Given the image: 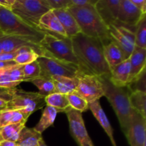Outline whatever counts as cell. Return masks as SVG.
<instances>
[{"label":"cell","instance_id":"obj_46","mask_svg":"<svg viewBox=\"0 0 146 146\" xmlns=\"http://www.w3.org/2000/svg\"><path fill=\"white\" fill-rule=\"evenodd\" d=\"M38 146H47V145H46V144L45 143V142H44V139H42L41 141H40L39 145Z\"/></svg>","mask_w":146,"mask_h":146},{"label":"cell","instance_id":"obj_3","mask_svg":"<svg viewBox=\"0 0 146 146\" xmlns=\"http://www.w3.org/2000/svg\"><path fill=\"white\" fill-rule=\"evenodd\" d=\"M67 9L76 20L81 33L98 38L104 46L111 42L108 27L99 17L94 6L71 7Z\"/></svg>","mask_w":146,"mask_h":146},{"label":"cell","instance_id":"obj_35","mask_svg":"<svg viewBox=\"0 0 146 146\" xmlns=\"http://www.w3.org/2000/svg\"><path fill=\"white\" fill-rule=\"evenodd\" d=\"M127 86L131 93L135 91H141L146 93V68H144L137 76H135Z\"/></svg>","mask_w":146,"mask_h":146},{"label":"cell","instance_id":"obj_32","mask_svg":"<svg viewBox=\"0 0 146 146\" xmlns=\"http://www.w3.org/2000/svg\"><path fill=\"white\" fill-rule=\"evenodd\" d=\"M69 105L73 109L83 113L88 110V104L76 91L66 95Z\"/></svg>","mask_w":146,"mask_h":146},{"label":"cell","instance_id":"obj_2","mask_svg":"<svg viewBox=\"0 0 146 146\" xmlns=\"http://www.w3.org/2000/svg\"><path fill=\"white\" fill-rule=\"evenodd\" d=\"M110 76H100L102 84L104 96L113 108L120 125L124 135H126L129 128L131 116L133 110L129 104V96L131 94L127 86H117L111 82Z\"/></svg>","mask_w":146,"mask_h":146},{"label":"cell","instance_id":"obj_19","mask_svg":"<svg viewBox=\"0 0 146 146\" xmlns=\"http://www.w3.org/2000/svg\"><path fill=\"white\" fill-rule=\"evenodd\" d=\"M88 109L91 110L94 116L96 118V120L98 121L100 125L104 128V131H105L106 133L107 134L108 138L111 140L112 145L117 146L116 143H115V139H114L113 130L112 127H111V123H110L105 112H104L101 104H100L99 100H97V101L88 104Z\"/></svg>","mask_w":146,"mask_h":146},{"label":"cell","instance_id":"obj_21","mask_svg":"<svg viewBox=\"0 0 146 146\" xmlns=\"http://www.w3.org/2000/svg\"><path fill=\"white\" fill-rule=\"evenodd\" d=\"M130 73H131V64L130 59H125L114 67L111 71V82L117 86H126L128 84Z\"/></svg>","mask_w":146,"mask_h":146},{"label":"cell","instance_id":"obj_41","mask_svg":"<svg viewBox=\"0 0 146 146\" xmlns=\"http://www.w3.org/2000/svg\"><path fill=\"white\" fill-rule=\"evenodd\" d=\"M15 0H0V7L11 11Z\"/></svg>","mask_w":146,"mask_h":146},{"label":"cell","instance_id":"obj_12","mask_svg":"<svg viewBox=\"0 0 146 146\" xmlns=\"http://www.w3.org/2000/svg\"><path fill=\"white\" fill-rule=\"evenodd\" d=\"M125 137L131 146H144L146 144V118L134 110Z\"/></svg>","mask_w":146,"mask_h":146},{"label":"cell","instance_id":"obj_16","mask_svg":"<svg viewBox=\"0 0 146 146\" xmlns=\"http://www.w3.org/2000/svg\"><path fill=\"white\" fill-rule=\"evenodd\" d=\"M23 66L17 65L0 69V87L15 88L23 82Z\"/></svg>","mask_w":146,"mask_h":146},{"label":"cell","instance_id":"obj_8","mask_svg":"<svg viewBox=\"0 0 146 146\" xmlns=\"http://www.w3.org/2000/svg\"><path fill=\"white\" fill-rule=\"evenodd\" d=\"M45 96L38 92H29L16 89L12 98L7 102V109L25 110L31 114L46 106Z\"/></svg>","mask_w":146,"mask_h":146},{"label":"cell","instance_id":"obj_15","mask_svg":"<svg viewBox=\"0 0 146 146\" xmlns=\"http://www.w3.org/2000/svg\"><path fill=\"white\" fill-rule=\"evenodd\" d=\"M1 45L3 52H13L25 46L33 48L39 56H43L44 52L39 44L34 43L27 38L14 36L2 34Z\"/></svg>","mask_w":146,"mask_h":146},{"label":"cell","instance_id":"obj_25","mask_svg":"<svg viewBox=\"0 0 146 146\" xmlns=\"http://www.w3.org/2000/svg\"><path fill=\"white\" fill-rule=\"evenodd\" d=\"M42 135L34 128L24 127L20 132L16 143L17 146H38Z\"/></svg>","mask_w":146,"mask_h":146},{"label":"cell","instance_id":"obj_43","mask_svg":"<svg viewBox=\"0 0 146 146\" xmlns=\"http://www.w3.org/2000/svg\"><path fill=\"white\" fill-rule=\"evenodd\" d=\"M7 101L0 98V113L7 111Z\"/></svg>","mask_w":146,"mask_h":146},{"label":"cell","instance_id":"obj_27","mask_svg":"<svg viewBox=\"0 0 146 146\" xmlns=\"http://www.w3.org/2000/svg\"><path fill=\"white\" fill-rule=\"evenodd\" d=\"M26 123L10 124L0 128V141H9L17 142L21 130L26 126Z\"/></svg>","mask_w":146,"mask_h":146},{"label":"cell","instance_id":"obj_30","mask_svg":"<svg viewBox=\"0 0 146 146\" xmlns=\"http://www.w3.org/2000/svg\"><path fill=\"white\" fill-rule=\"evenodd\" d=\"M38 56L39 55L33 48L25 46L19 49L18 54L14 61L18 65L24 66L36 61Z\"/></svg>","mask_w":146,"mask_h":146},{"label":"cell","instance_id":"obj_9","mask_svg":"<svg viewBox=\"0 0 146 146\" xmlns=\"http://www.w3.org/2000/svg\"><path fill=\"white\" fill-rule=\"evenodd\" d=\"M108 31L111 41L119 47L124 59L129 58L135 48V34L133 30L122 25H111L108 27Z\"/></svg>","mask_w":146,"mask_h":146},{"label":"cell","instance_id":"obj_1","mask_svg":"<svg viewBox=\"0 0 146 146\" xmlns=\"http://www.w3.org/2000/svg\"><path fill=\"white\" fill-rule=\"evenodd\" d=\"M74 54L84 74L97 76H110L111 71L104 55V44L98 38L83 33L71 38Z\"/></svg>","mask_w":146,"mask_h":146},{"label":"cell","instance_id":"obj_37","mask_svg":"<svg viewBox=\"0 0 146 146\" xmlns=\"http://www.w3.org/2000/svg\"><path fill=\"white\" fill-rule=\"evenodd\" d=\"M17 88H8L0 87V98L5 100L7 102L12 98L13 95L15 93Z\"/></svg>","mask_w":146,"mask_h":146},{"label":"cell","instance_id":"obj_28","mask_svg":"<svg viewBox=\"0 0 146 146\" xmlns=\"http://www.w3.org/2000/svg\"><path fill=\"white\" fill-rule=\"evenodd\" d=\"M129 104L131 108L146 118V93L135 91L130 94Z\"/></svg>","mask_w":146,"mask_h":146},{"label":"cell","instance_id":"obj_20","mask_svg":"<svg viewBox=\"0 0 146 146\" xmlns=\"http://www.w3.org/2000/svg\"><path fill=\"white\" fill-rule=\"evenodd\" d=\"M129 59L131 64V73L128 83L131 82L144 68H146V49L135 46L132 54L130 56Z\"/></svg>","mask_w":146,"mask_h":146},{"label":"cell","instance_id":"obj_38","mask_svg":"<svg viewBox=\"0 0 146 146\" xmlns=\"http://www.w3.org/2000/svg\"><path fill=\"white\" fill-rule=\"evenodd\" d=\"M98 0H71L69 7H85V6H94ZM68 7V8H69Z\"/></svg>","mask_w":146,"mask_h":146},{"label":"cell","instance_id":"obj_29","mask_svg":"<svg viewBox=\"0 0 146 146\" xmlns=\"http://www.w3.org/2000/svg\"><path fill=\"white\" fill-rule=\"evenodd\" d=\"M45 101L46 106L54 108L58 111V113H64L68 108L71 107L67 99L66 95L64 94L54 93L46 97Z\"/></svg>","mask_w":146,"mask_h":146},{"label":"cell","instance_id":"obj_39","mask_svg":"<svg viewBox=\"0 0 146 146\" xmlns=\"http://www.w3.org/2000/svg\"><path fill=\"white\" fill-rule=\"evenodd\" d=\"M19 53V50L13 52H2L0 54V61H14L15 57Z\"/></svg>","mask_w":146,"mask_h":146},{"label":"cell","instance_id":"obj_40","mask_svg":"<svg viewBox=\"0 0 146 146\" xmlns=\"http://www.w3.org/2000/svg\"><path fill=\"white\" fill-rule=\"evenodd\" d=\"M131 1L142 12L143 14H146L145 0H131Z\"/></svg>","mask_w":146,"mask_h":146},{"label":"cell","instance_id":"obj_45","mask_svg":"<svg viewBox=\"0 0 146 146\" xmlns=\"http://www.w3.org/2000/svg\"><path fill=\"white\" fill-rule=\"evenodd\" d=\"M1 39H2V34H0V54L3 52L2 51V45H1Z\"/></svg>","mask_w":146,"mask_h":146},{"label":"cell","instance_id":"obj_26","mask_svg":"<svg viewBox=\"0 0 146 146\" xmlns=\"http://www.w3.org/2000/svg\"><path fill=\"white\" fill-rule=\"evenodd\" d=\"M57 113H58V111L55 108L49 106H46L43 110L42 115L39 121L34 128L37 132L42 134V133L45 131L47 128L53 125L56 118Z\"/></svg>","mask_w":146,"mask_h":146},{"label":"cell","instance_id":"obj_36","mask_svg":"<svg viewBox=\"0 0 146 146\" xmlns=\"http://www.w3.org/2000/svg\"><path fill=\"white\" fill-rule=\"evenodd\" d=\"M51 10L67 9L71 4V0H45Z\"/></svg>","mask_w":146,"mask_h":146},{"label":"cell","instance_id":"obj_4","mask_svg":"<svg viewBox=\"0 0 146 146\" xmlns=\"http://www.w3.org/2000/svg\"><path fill=\"white\" fill-rule=\"evenodd\" d=\"M0 34L22 37L39 44L45 33L34 29L19 19L11 11L0 7Z\"/></svg>","mask_w":146,"mask_h":146},{"label":"cell","instance_id":"obj_34","mask_svg":"<svg viewBox=\"0 0 146 146\" xmlns=\"http://www.w3.org/2000/svg\"><path fill=\"white\" fill-rule=\"evenodd\" d=\"M23 70V81L31 82L32 80L38 78L41 74V68L37 61H34L31 64L24 65Z\"/></svg>","mask_w":146,"mask_h":146},{"label":"cell","instance_id":"obj_23","mask_svg":"<svg viewBox=\"0 0 146 146\" xmlns=\"http://www.w3.org/2000/svg\"><path fill=\"white\" fill-rule=\"evenodd\" d=\"M104 55L110 71L125 60L121 50L113 41L104 46Z\"/></svg>","mask_w":146,"mask_h":146},{"label":"cell","instance_id":"obj_10","mask_svg":"<svg viewBox=\"0 0 146 146\" xmlns=\"http://www.w3.org/2000/svg\"><path fill=\"white\" fill-rule=\"evenodd\" d=\"M69 123L70 133L79 146H94L88 134L83 118L82 113L71 107L65 111Z\"/></svg>","mask_w":146,"mask_h":146},{"label":"cell","instance_id":"obj_31","mask_svg":"<svg viewBox=\"0 0 146 146\" xmlns=\"http://www.w3.org/2000/svg\"><path fill=\"white\" fill-rule=\"evenodd\" d=\"M38 89V94L46 97L56 93L55 86L51 78L39 76L31 81Z\"/></svg>","mask_w":146,"mask_h":146},{"label":"cell","instance_id":"obj_6","mask_svg":"<svg viewBox=\"0 0 146 146\" xmlns=\"http://www.w3.org/2000/svg\"><path fill=\"white\" fill-rule=\"evenodd\" d=\"M50 10L45 0H15L11 11L27 25L38 29L41 18Z\"/></svg>","mask_w":146,"mask_h":146},{"label":"cell","instance_id":"obj_11","mask_svg":"<svg viewBox=\"0 0 146 146\" xmlns=\"http://www.w3.org/2000/svg\"><path fill=\"white\" fill-rule=\"evenodd\" d=\"M76 91L88 104L100 100L104 96L102 84L99 77L95 75L84 74L79 78Z\"/></svg>","mask_w":146,"mask_h":146},{"label":"cell","instance_id":"obj_13","mask_svg":"<svg viewBox=\"0 0 146 146\" xmlns=\"http://www.w3.org/2000/svg\"><path fill=\"white\" fill-rule=\"evenodd\" d=\"M145 15L146 14H143L131 0H121L117 18L118 22L115 25H122L128 29H135L137 24Z\"/></svg>","mask_w":146,"mask_h":146},{"label":"cell","instance_id":"obj_18","mask_svg":"<svg viewBox=\"0 0 146 146\" xmlns=\"http://www.w3.org/2000/svg\"><path fill=\"white\" fill-rule=\"evenodd\" d=\"M52 11L59 20L68 38H71L81 33L76 20L68 9H55Z\"/></svg>","mask_w":146,"mask_h":146},{"label":"cell","instance_id":"obj_33","mask_svg":"<svg viewBox=\"0 0 146 146\" xmlns=\"http://www.w3.org/2000/svg\"><path fill=\"white\" fill-rule=\"evenodd\" d=\"M135 46L146 49V15L144 16L135 27Z\"/></svg>","mask_w":146,"mask_h":146},{"label":"cell","instance_id":"obj_5","mask_svg":"<svg viewBox=\"0 0 146 146\" xmlns=\"http://www.w3.org/2000/svg\"><path fill=\"white\" fill-rule=\"evenodd\" d=\"M39 45L44 51L47 52L55 58L74 64L78 66L81 71L79 61L73 51L71 38L45 33L44 38L40 41Z\"/></svg>","mask_w":146,"mask_h":146},{"label":"cell","instance_id":"obj_44","mask_svg":"<svg viewBox=\"0 0 146 146\" xmlns=\"http://www.w3.org/2000/svg\"><path fill=\"white\" fill-rule=\"evenodd\" d=\"M0 146H17L15 142L9 141H0Z\"/></svg>","mask_w":146,"mask_h":146},{"label":"cell","instance_id":"obj_22","mask_svg":"<svg viewBox=\"0 0 146 146\" xmlns=\"http://www.w3.org/2000/svg\"><path fill=\"white\" fill-rule=\"evenodd\" d=\"M51 80L55 86V91L57 94L67 95L76 91L79 78H68V77L54 76Z\"/></svg>","mask_w":146,"mask_h":146},{"label":"cell","instance_id":"obj_47","mask_svg":"<svg viewBox=\"0 0 146 146\" xmlns=\"http://www.w3.org/2000/svg\"><path fill=\"white\" fill-rule=\"evenodd\" d=\"M144 146H146V144H145V145H144Z\"/></svg>","mask_w":146,"mask_h":146},{"label":"cell","instance_id":"obj_14","mask_svg":"<svg viewBox=\"0 0 146 146\" xmlns=\"http://www.w3.org/2000/svg\"><path fill=\"white\" fill-rule=\"evenodd\" d=\"M121 0H98L94 5L97 13L107 27L115 25Z\"/></svg>","mask_w":146,"mask_h":146},{"label":"cell","instance_id":"obj_17","mask_svg":"<svg viewBox=\"0 0 146 146\" xmlns=\"http://www.w3.org/2000/svg\"><path fill=\"white\" fill-rule=\"evenodd\" d=\"M38 29L44 33L67 37L62 25L52 10L47 11L42 16L39 21Z\"/></svg>","mask_w":146,"mask_h":146},{"label":"cell","instance_id":"obj_24","mask_svg":"<svg viewBox=\"0 0 146 146\" xmlns=\"http://www.w3.org/2000/svg\"><path fill=\"white\" fill-rule=\"evenodd\" d=\"M31 113L25 110H9L0 113V128L10 124L27 123Z\"/></svg>","mask_w":146,"mask_h":146},{"label":"cell","instance_id":"obj_42","mask_svg":"<svg viewBox=\"0 0 146 146\" xmlns=\"http://www.w3.org/2000/svg\"><path fill=\"white\" fill-rule=\"evenodd\" d=\"M18 64H16L14 61H0V69L1 68H9V67H12L14 66H17Z\"/></svg>","mask_w":146,"mask_h":146},{"label":"cell","instance_id":"obj_7","mask_svg":"<svg viewBox=\"0 0 146 146\" xmlns=\"http://www.w3.org/2000/svg\"><path fill=\"white\" fill-rule=\"evenodd\" d=\"M36 61L41 68V77L51 78L54 76H59L68 78H80L84 75L78 66L56 59L46 51L43 56L38 57Z\"/></svg>","mask_w":146,"mask_h":146}]
</instances>
